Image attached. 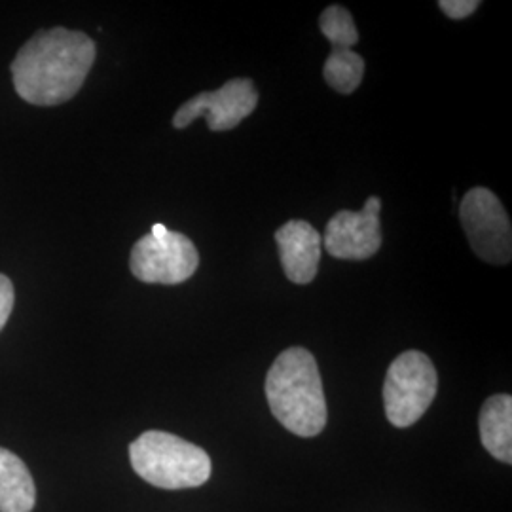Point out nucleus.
<instances>
[{
  "label": "nucleus",
  "instance_id": "1",
  "mask_svg": "<svg viewBox=\"0 0 512 512\" xmlns=\"http://www.w3.org/2000/svg\"><path fill=\"white\" fill-rule=\"evenodd\" d=\"M95 61V42L86 33L55 27L40 31L12 63L14 88L38 107L67 103L80 92Z\"/></svg>",
  "mask_w": 512,
  "mask_h": 512
},
{
  "label": "nucleus",
  "instance_id": "2",
  "mask_svg": "<svg viewBox=\"0 0 512 512\" xmlns=\"http://www.w3.org/2000/svg\"><path fill=\"white\" fill-rule=\"evenodd\" d=\"M266 399L285 429L315 437L327 425V401L319 366L308 349H285L266 376Z\"/></svg>",
  "mask_w": 512,
  "mask_h": 512
},
{
  "label": "nucleus",
  "instance_id": "3",
  "mask_svg": "<svg viewBox=\"0 0 512 512\" xmlns=\"http://www.w3.org/2000/svg\"><path fill=\"white\" fill-rule=\"evenodd\" d=\"M131 467L164 490L198 488L211 476V458L200 446L164 431H147L129 444Z\"/></svg>",
  "mask_w": 512,
  "mask_h": 512
},
{
  "label": "nucleus",
  "instance_id": "4",
  "mask_svg": "<svg viewBox=\"0 0 512 512\" xmlns=\"http://www.w3.org/2000/svg\"><path fill=\"white\" fill-rule=\"evenodd\" d=\"M439 376L431 359L421 351H406L387 370L384 404L387 420L395 427H410L429 410L437 395Z\"/></svg>",
  "mask_w": 512,
  "mask_h": 512
},
{
  "label": "nucleus",
  "instance_id": "5",
  "mask_svg": "<svg viewBox=\"0 0 512 512\" xmlns=\"http://www.w3.org/2000/svg\"><path fill=\"white\" fill-rule=\"evenodd\" d=\"M200 255L196 245L164 224H154L148 236L139 239L129 256V268L143 283L179 285L196 274Z\"/></svg>",
  "mask_w": 512,
  "mask_h": 512
},
{
  "label": "nucleus",
  "instance_id": "6",
  "mask_svg": "<svg viewBox=\"0 0 512 512\" xmlns=\"http://www.w3.org/2000/svg\"><path fill=\"white\" fill-rule=\"evenodd\" d=\"M459 219L476 256L495 266L511 262V220L492 190L471 188L459 205Z\"/></svg>",
  "mask_w": 512,
  "mask_h": 512
},
{
  "label": "nucleus",
  "instance_id": "7",
  "mask_svg": "<svg viewBox=\"0 0 512 512\" xmlns=\"http://www.w3.org/2000/svg\"><path fill=\"white\" fill-rule=\"evenodd\" d=\"M258 105V92L253 80L234 78L228 80L217 92H203L188 99L173 116L177 129L190 126L203 116L211 131H228L239 126Z\"/></svg>",
  "mask_w": 512,
  "mask_h": 512
},
{
  "label": "nucleus",
  "instance_id": "8",
  "mask_svg": "<svg viewBox=\"0 0 512 512\" xmlns=\"http://www.w3.org/2000/svg\"><path fill=\"white\" fill-rule=\"evenodd\" d=\"M382 200L368 198L363 211H340L329 220L323 236L325 251L340 260H368L382 247Z\"/></svg>",
  "mask_w": 512,
  "mask_h": 512
},
{
  "label": "nucleus",
  "instance_id": "9",
  "mask_svg": "<svg viewBox=\"0 0 512 512\" xmlns=\"http://www.w3.org/2000/svg\"><path fill=\"white\" fill-rule=\"evenodd\" d=\"M285 275L296 285H310L319 270L321 234L306 220H289L275 232Z\"/></svg>",
  "mask_w": 512,
  "mask_h": 512
},
{
  "label": "nucleus",
  "instance_id": "10",
  "mask_svg": "<svg viewBox=\"0 0 512 512\" xmlns=\"http://www.w3.org/2000/svg\"><path fill=\"white\" fill-rule=\"evenodd\" d=\"M37 488L27 465L6 448H0V512H31Z\"/></svg>",
  "mask_w": 512,
  "mask_h": 512
},
{
  "label": "nucleus",
  "instance_id": "11",
  "mask_svg": "<svg viewBox=\"0 0 512 512\" xmlns=\"http://www.w3.org/2000/svg\"><path fill=\"white\" fill-rule=\"evenodd\" d=\"M480 439L503 463H512V397L494 395L480 410Z\"/></svg>",
  "mask_w": 512,
  "mask_h": 512
},
{
  "label": "nucleus",
  "instance_id": "12",
  "mask_svg": "<svg viewBox=\"0 0 512 512\" xmlns=\"http://www.w3.org/2000/svg\"><path fill=\"white\" fill-rule=\"evenodd\" d=\"M365 74V59L351 50H332L325 67L323 76L332 90L338 93H353L363 82Z\"/></svg>",
  "mask_w": 512,
  "mask_h": 512
},
{
  "label": "nucleus",
  "instance_id": "13",
  "mask_svg": "<svg viewBox=\"0 0 512 512\" xmlns=\"http://www.w3.org/2000/svg\"><path fill=\"white\" fill-rule=\"evenodd\" d=\"M319 29L329 38L332 50H351L359 42V31L355 27V21L351 18L344 6H329L321 18H319Z\"/></svg>",
  "mask_w": 512,
  "mask_h": 512
},
{
  "label": "nucleus",
  "instance_id": "14",
  "mask_svg": "<svg viewBox=\"0 0 512 512\" xmlns=\"http://www.w3.org/2000/svg\"><path fill=\"white\" fill-rule=\"evenodd\" d=\"M480 6L478 0H440L439 8L452 19L469 18Z\"/></svg>",
  "mask_w": 512,
  "mask_h": 512
},
{
  "label": "nucleus",
  "instance_id": "15",
  "mask_svg": "<svg viewBox=\"0 0 512 512\" xmlns=\"http://www.w3.org/2000/svg\"><path fill=\"white\" fill-rule=\"evenodd\" d=\"M14 285L6 275L0 274V330L4 329L10 313L14 310Z\"/></svg>",
  "mask_w": 512,
  "mask_h": 512
}]
</instances>
